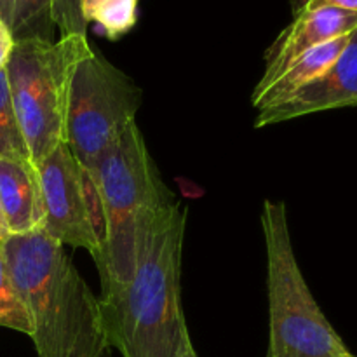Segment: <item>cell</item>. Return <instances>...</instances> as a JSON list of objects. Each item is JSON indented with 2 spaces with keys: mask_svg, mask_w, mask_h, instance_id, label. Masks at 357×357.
I'll return each instance as SVG.
<instances>
[{
  "mask_svg": "<svg viewBox=\"0 0 357 357\" xmlns=\"http://www.w3.org/2000/svg\"><path fill=\"white\" fill-rule=\"evenodd\" d=\"M185 225L187 209L171 195L150 208L139 220L132 279L103 286L108 340L122 357L195 354L181 303Z\"/></svg>",
  "mask_w": 357,
  "mask_h": 357,
  "instance_id": "cell-1",
  "label": "cell"
},
{
  "mask_svg": "<svg viewBox=\"0 0 357 357\" xmlns=\"http://www.w3.org/2000/svg\"><path fill=\"white\" fill-rule=\"evenodd\" d=\"M261 230L267 250L268 357H347L351 351L326 319L300 271L284 202H264Z\"/></svg>",
  "mask_w": 357,
  "mask_h": 357,
  "instance_id": "cell-4",
  "label": "cell"
},
{
  "mask_svg": "<svg viewBox=\"0 0 357 357\" xmlns=\"http://www.w3.org/2000/svg\"><path fill=\"white\" fill-rule=\"evenodd\" d=\"M357 28V13L338 7H319L303 10L272 42L265 54V72L257 87H264L278 79L296 58L310 49L335 38L351 35Z\"/></svg>",
  "mask_w": 357,
  "mask_h": 357,
  "instance_id": "cell-9",
  "label": "cell"
},
{
  "mask_svg": "<svg viewBox=\"0 0 357 357\" xmlns=\"http://www.w3.org/2000/svg\"><path fill=\"white\" fill-rule=\"evenodd\" d=\"M2 255L31 321L38 357H112L101 300L44 230L9 236Z\"/></svg>",
  "mask_w": 357,
  "mask_h": 357,
  "instance_id": "cell-2",
  "label": "cell"
},
{
  "mask_svg": "<svg viewBox=\"0 0 357 357\" xmlns=\"http://www.w3.org/2000/svg\"><path fill=\"white\" fill-rule=\"evenodd\" d=\"M192 357H199V356H197V352H195V354H194V356H192ZM267 357H268V356H267Z\"/></svg>",
  "mask_w": 357,
  "mask_h": 357,
  "instance_id": "cell-22",
  "label": "cell"
},
{
  "mask_svg": "<svg viewBox=\"0 0 357 357\" xmlns=\"http://www.w3.org/2000/svg\"><path fill=\"white\" fill-rule=\"evenodd\" d=\"M139 107L142 89L96 49H91L73 73L65 128V142L89 190L98 162L135 124Z\"/></svg>",
  "mask_w": 357,
  "mask_h": 357,
  "instance_id": "cell-6",
  "label": "cell"
},
{
  "mask_svg": "<svg viewBox=\"0 0 357 357\" xmlns=\"http://www.w3.org/2000/svg\"><path fill=\"white\" fill-rule=\"evenodd\" d=\"M13 47H14L13 35H10V31L7 30L6 24L2 23V20H0V68H2V66H6Z\"/></svg>",
  "mask_w": 357,
  "mask_h": 357,
  "instance_id": "cell-18",
  "label": "cell"
},
{
  "mask_svg": "<svg viewBox=\"0 0 357 357\" xmlns=\"http://www.w3.org/2000/svg\"><path fill=\"white\" fill-rule=\"evenodd\" d=\"M103 2H107V0H80V10H82L84 21H86V17L89 16V14L93 13L98 6H101Z\"/></svg>",
  "mask_w": 357,
  "mask_h": 357,
  "instance_id": "cell-19",
  "label": "cell"
},
{
  "mask_svg": "<svg viewBox=\"0 0 357 357\" xmlns=\"http://www.w3.org/2000/svg\"><path fill=\"white\" fill-rule=\"evenodd\" d=\"M347 357H357V356H354V354H352V352H351V354H349Z\"/></svg>",
  "mask_w": 357,
  "mask_h": 357,
  "instance_id": "cell-21",
  "label": "cell"
},
{
  "mask_svg": "<svg viewBox=\"0 0 357 357\" xmlns=\"http://www.w3.org/2000/svg\"><path fill=\"white\" fill-rule=\"evenodd\" d=\"M0 20L14 42L56 40L52 0H0Z\"/></svg>",
  "mask_w": 357,
  "mask_h": 357,
  "instance_id": "cell-12",
  "label": "cell"
},
{
  "mask_svg": "<svg viewBox=\"0 0 357 357\" xmlns=\"http://www.w3.org/2000/svg\"><path fill=\"white\" fill-rule=\"evenodd\" d=\"M357 105V28L333 65L284 103L258 112L257 128Z\"/></svg>",
  "mask_w": 357,
  "mask_h": 357,
  "instance_id": "cell-8",
  "label": "cell"
},
{
  "mask_svg": "<svg viewBox=\"0 0 357 357\" xmlns=\"http://www.w3.org/2000/svg\"><path fill=\"white\" fill-rule=\"evenodd\" d=\"M293 16L303 10L319 9V7H338V9L357 13V0H289Z\"/></svg>",
  "mask_w": 357,
  "mask_h": 357,
  "instance_id": "cell-17",
  "label": "cell"
},
{
  "mask_svg": "<svg viewBox=\"0 0 357 357\" xmlns=\"http://www.w3.org/2000/svg\"><path fill=\"white\" fill-rule=\"evenodd\" d=\"M0 326L20 331L28 337L31 335L30 316L7 271L2 248H0Z\"/></svg>",
  "mask_w": 357,
  "mask_h": 357,
  "instance_id": "cell-14",
  "label": "cell"
},
{
  "mask_svg": "<svg viewBox=\"0 0 357 357\" xmlns=\"http://www.w3.org/2000/svg\"><path fill=\"white\" fill-rule=\"evenodd\" d=\"M91 49L86 35L14 42L6 63L7 82L33 167L66 143L70 86L77 65Z\"/></svg>",
  "mask_w": 357,
  "mask_h": 357,
  "instance_id": "cell-5",
  "label": "cell"
},
{
  "mask_svg": "<svg viewBox=\"0 0 357 357\" xmlns=\"http://www.w3.org/2000/svg\"><path fill=\"white\" fill-rule=\"evenodd\" d=\"M0 157L31 164L26 143H24L16 112H14L6 66L0 68Z\"/></svg>",
  "mask_w": 357,
  "mask_h": 357,
  "instance_id": "cell-13",
  "label": "cell"
},
{
  "mask_svg": "<svg viewBox=\"0 0 357 357\" xmlns=\"http://www.w3.org/2000/svg\"><path fill=\"white\" fill-rule=\"evenodd\" d=\"M136 7L138 0H107L94 9L86 17V21L98 23L103 28L107 37L115 40L135 26Z\"/></svg>",
  "mask_w": 357,
  "mask_h": 357,
  "instance_id": "cell-15",
  "label": "cell"
},
{
  "mask_svg": "<svg viewBox=\"0 0 357 357\" xmlns=\"http://www.w3.org/2000/svg\"><path fill=\"white\" fill-rule=\"evenodd\" d=\"M9 237V232H7L6 225H3V220H2V215H0V248H2V244L6 243V239Z\"/></svg>",
  "mask_w": 357,
  "mask_h": 357,
  "instance_id": "cell-20",
  "label": "cell"
},
{
  "mask_svg": "<svg viewBox=\"0 0 357 357\" xmlns=\"http://www.w3.org/2000/svg\"><path fill=\"white\" fill-rule=\"evenodd\" d=\"M52 14L59 37L86 35L87 23L82 17L80 0H52Z\"/></svg>",
  "mask_w": 357,
  "mask_h": 357,
  "instance_id": "cell-16",
  "label": "cell"
},
{
  "mask_svg": "<svg viewBox=\"0 0 357 357\" xmlns=\"http://www.w3.org/2000/svg\"><path fill=\"white\" fill-rule=\"evenodd\" d=\"M349 35L321 44L296 58L281 75L264 87H255L251 103L258 112L284 103L300 89L323 75L347 45Z\"/></svg>",
  "mask_w": 357,
  "mask_h": 357,
  "instance_id": "cell-11",
  "label": "cell"
},
{
  "mask_svg": "<svg viewBox=\"0 0 357 357\" xmlns=\"http://www.w3.org/2000/svg\"><path fill=\"white\" fill-rule=\"evenodd\" d=\"M91 192L103 248L101 288L126 284L135 274L139 220L169 197L136 122L101 157L91 178Z\"/></svg>",
  "mask_w": 357,
  "mask_h": 357,
  "instance_id": "cell-3",
  "label": "cell"
},
{
  "mask_svg": "<svg viewBox=\"0 0 357 357\" xmlns=\"http://www.w3.org/2000/svg\"><path fill=\"white\" fill-rule=\"evenodd\" d=\"M0 215L9 236H23L42 229L40 188L31 164L0 157Z\"/></svg>",
  "mask_w": 357,
  "mask_h": 357,
  "instance_id": "cell-10",
  "label": "cell"
},
{
  "mask_svg": "<svg viewBox=\"0 0 357 357\" xmlns=\"http://www.w3.org/2000/svg\"><path fill=\"white\" fill-rule=\"evenodd\" d=\"M35 169L44 211L42 230L63 246L87 250L100 268L103 248L96 202L68 145L56 146Z\"/></svg>",
  "mask_w": 357,
  "mask_h": 357,
  "instance_id": "cell-7",
  "label": "cell"
}]
</instances>
